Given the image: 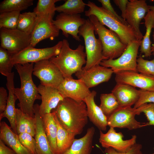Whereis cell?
<instances>
[{
	"mask_svg": "<svg viewBox=\"0 0 154 154\" xmlns=\"http://www.w3.org/2000/svg\"><path fill=\"white\" fill-rule=\"evenodd\" d=\"M20 12L13 11L0 13V28L17 29Z\"/></svg>",
	"mask_w": 154,
	"mask_h": 154,
	"instance_id": "cell-35",
	"label": "cell"
},
{
	"mask_svg": "<svg viewBox=\"0 0 154 154\" xmlns=\"http://www.w3.org/2000/svg\"><path fill=\"white\" fill-rule=\"evenodd\" d=\"M14 72H12L7 77V81L6 86L9 92L8 99L5 111L0 114V121L3 118H6L9 122L11 128L13 131L17 134L15 102L16 100L18 99L14 94Z\"/></svg>",
	"mask_w": 154,
	"mask_h": 154,
	"instance_id": "cell-23",
	"label": "cell"
},
{
	"mask_svg": "<svg viewBox=\"0 0 154 154\" xmlns=\"http://www.w3.org/2000/svg\"><path fill=\"white\" fill-rule=\"evenodd\" d=\"M86 5L89 9L85 11V16H95L102 25L116 33L123 44L127 46L136 40L135 33L129 26L123 24L108 11L92 2L88 1Z\"/></svg>",
	"mask_w": 154,
	"mask_h": 154,
	"instance_id": "cell-4",
	"label": "cell"
},
{
	"mask_svg": "<svg viewBox=\"0 0 154 154\" xmlns=\"http://www.w3.org/2000/svg\"><path fill=\"white\" fill-rule=\"evenodd\" d=\"M153 39L154 42H153V43L152 44V46L151 47V52H152V54L154 56V31L153 32Z\"/></svg>",
	"mask_w": 154,
	"mask_h": 154,
	"instance_id": "cell-46",
	"label": "cell"
},
{
	"mask_svg": "<svg viewBox=\"0 0 154 154\" xmlns=\"http://www.w3.org/2000/svg\"><path fill=\"white\" fill-rule=\"evenodd\" d=\"M60 0H39L34 12L36 14L37 19L50 15L54 17L56 11L55 3Z\"/></svg>",
	"mask_w": 154,
	"mask_h": 154,
	"instance_id": "cell-34",
	"label": "cell"
},
{
	"mask_svg": "<svg viewBox=\"0 0 154 154\" xmlns=\"http://www.w3.org/2000/svg\"><path fill=\"white\" fill-rule=\"evenodd\" d=\"M88 17L94 26L95 33L98 35L101 42L105 60L114 59L119 57L127 46L121 42L116 33L107 29L95 16Z\"/></svg>",
	"mask_w": 154,
	"mask_h": 154,
	"instance_id": "cell-5",
	"label": "cell"
},
{
	"mask_svg": "<svg viewBox=\"0 0 154 154\" xmlns=\"http://www.w3.org/2000/svg\"><path fill=\"white\" fill-rule=\"evenodd\" d=\"M0 139V154H17L11 149L8 147Z\"/></svg>",
	"mask_w": 154,
	"mask_h": 154,
	"instance_id": "cell-45",
	"label": "cell"
},
{
	"mask_svg": "<svg viewBox=\"0 0 154 154\" xmlns=\"http://www.w3.org/2000/svg\"><path fill=\"white\" fill-rule=\"evenodd\" d=\"M11 56L6 50L0 47V72L6 77L12 72L14 66L11 62Z\"/></svg>",
	"mask_w": 154,
	"mask_h": 154,
	"instance_id": "cell-36",
	"label": "cell"
},
{
	"mask_svg": "<svg viewBox=\"0 0 154 154\" xmlns=\"http://www.w3.org/2000/svg\"><path fill=\"white\" fill-rule=\"evenodd\" d=\"M57 89L64 98H70L78 102L83 101L91 92L82 81L73 78H64Z\"/></svg>",
	"mask_w": 154,
	"mask_h": 154,
	"instance_id": "cell-17",
	"label": "cell"
},
{
	"mask_svg": "<svg viewBox=\"0 0 154 154\" xmlns=\"http://www.w3.org/2000/svg\"><path fill=\"white\" fill-rule=\"evenodd\" d=\"M33 0H4L0 3V12H21L33 5Z\"/></svg>",
	"mask_w": 154,
	"mask_h": 154,
	"instance_id": "cell-33",
	"label": "cell"
},
{
	"mask_svg": "<svg viewBox=\"0 0 154 154\" xmlns=\"http://www.w3.org/2000/svg\"><path fill=\"white\" fill-rule=\"evenodd\" d=\"M146 32L141 41L140 51L145 57H150L152 54L150 36L152 28H154V12L150 10L144 18Z\"/></svg>",
	"mask_w": 154,
	"mask_h": 154,
	"instance_id": "cell-29",
	"label": "cell"
},
{
	"mask_svg": "<svg viewBox=\"0 0 154 154\" xmlns=\"http://www.w3.org/2000/svg\"><path fill=\"white\" fill-rule=\"evenodd\" d=\"M123 137L121 132H117L114 128L110 127L106 133L100 130L99 141L104 148L110 147L117 151L125 152L136 143L137 136L134 135L130 139L125 140H123Z\"/></svg>",
	"mask_w": 154,
	"mask_h": 154,
	"instance_id": "cell-15",
	"label": "cell"
},
{
	"mask_svg": "<svg viewBox=\"0 0 154 154\" xmlns=\"http://www.w3.org/2000/svg\"><path fill=\"white\" fill-rule=\"evenodd\" d=\"M0 139L17 154H33L22 145L18 135L3 121L0 123Z\"/></svg>",
	"mask_w": 154,
	"mask_h": 154,
	"instance_id": "cell-24",
	"label": "cell"
},
{
	"mask_svg": "<svg viewBox=\"0 0 154 154\" xmlns=\"http://www.w3.org/2000/svg\"><path fill=\"white\" fill-rule=\"evenodd\" d=\"M139 99L133 108H137L143 104L150 102L154 103V91L139 90Z\"/></svg>",
	"mask_w": 154,
	"mask_h": 154,
	"instance_id": "cell-39",
	"label": "cell"
},
{
	"mask_svg": "<svg viewBox=\"0 0 154 154\" xmlns=\"http://www.w3.org/2000/svg\"><path fill=\"white\" fill-rule=\"evenodd\" d=\"M99 106L104 114L108 118L120 107L116 98L111 93L101 94Z\"/></svg>",
	"mask_w": 154,
	"mask_h": 154,
	"instance_id": "cell-31",
	"label": "cell"
},
{
	"mask_svg": "<svg viewBox=\"0 0 154 154\" xmlns=\"http://www.w3.org/2000/svg\"><path fill=\"white\" fill-rule=\"evenodd\" d=\"M59 54L49 60L59 69L64 78H72L74 73L81 71L86 64L84 46L80 44L75 49L70 48L67 40L63 39Z\"/></svg>",
	"mask_w": 154,
	"mask_h": 154,
	"instance_id": "cell-3",
	"label": "cell"
},
{
	"mask_svg": "<svg viewBox=\"0 0 154 154\" xmlns=\"http://www.w3.org/2000/svg\"><path fill=\"white\" fill-rule=\"evenodd\" d=\"M141 144L135 143L128 150L125 152H119L112 147L105 148L106 154H144L141 151Z\"/></svg>",
	"mask_w": 154,
	"mask_h": 154,
	"instance_id": "cell-41",
	"label": "cell"
},
{
	"mask_svg": "<svg viewBox=\"0 0 154 154\" xmlns=\"http://www.w3.org/2000/svg\"><path fill=\"white\" fill-rule=\"evenodd\" d=\"M116 83L128 84L141 90L154 91V76L129 71L116 73Z\"/></svg>",
	"mask_w": 154,
	"mask_h": 154,
	"instance_id": "cell-16",
	"label": "cell"
},
{
	"mask_svg": "<svg viewBox=\"0 0 154 154\" xmlns=\"http://www.w3.org/2000/svg\"><path fill=\"white\" fill-rule=\"evenodd\" d=\"M149 7L150 10L153 11L154 12V5H149Z\"/></svg>",
	"mask_w": 154,
	"mask_h": 154,
	"instance_id": "cell-47",
	"label": "cell"
},
{
	"mask_svg": "<svg viewBox=\"0 0 154 154\" xmlns=\"http://www.w3.org/2000/svg\"><path fill=\"white\" fill-rule=\"evenodd\" d=\"M86 19L82 18L80 14L70 15L60 13L53 20L54 24L61 30L63 35L68 37L70 35L76 40H81L79 35L80 27L85 23Z\"/></svg>",
	"mask_w": 154,
	"mask_h": 154,
	"instance_id": "cell-13",
	"label": "cell"
},
{
	"mask_svg": "<svg viewBox=\"0 0 154 154\" xmlns=\"http://www.w3.org/2000/svg\"><path fill=\"white\" fill-rule=\"evenodd\" d=\"M22 145L33 154H36L35 139L30 133H23L18 135Z\"/></svg>",
	"mask_w": 154,
	"mask_h": 154,
	"instance_id": "cell-38",
	"label": "cell"
},
{
	"mask_svg": "<svg viewBox=\"0 0 154 154\" xmlns=\"http://www.w3.org/2000/svg\"><path fill=\"white\" fill-rule=\"evenodd\" d=\"M115 3L118 7L121 12V17L125 20L128 0H114ZM126 21V20H125Z\"/></svg>",
	"mask_w": 154,
	"mask_h": 154,
	"instance_id": "cell-44",
	"label": "cell"
},
{
	"mask_svg": "<svg viewBox=\"0 0 154 154\" xmlns=\"http://www.w3.org/2000/svg\"><path fill=\"white\" fill-rule=\"evenodd\" d=\"M8 96L6 90L4 88H0V114L5 110L7 105Z\"/></svg>",
	"mask_w": 154,
	"mask_h": 154,
	"instance_id": "cell-43",
	"label": "cell"
},
{
	"mask_svg": "<svg viewBox=\"0 0 154 154\" xmlns=\"http://www.w3.org/2000/svg\"><path fill=\"white\" fill-rule=\"evenodd\" d=\"M141 113L140 107L136 109L131 107H120L108 118V125L130 130L144 127L145 123L140 122L135 119V116Z\"/></svg>",
	"mask_w": 154,
	"mask_h": 154,
	"instance_id": "cell-10",
	"label": "cell"
},
{
	"mask_svg": "<svg viewBox=\"0 0 154 154\" xmlns=\"http://www.w3.org/2000/svg\"><path fill=\"white\" fill-rule=\"evenodd\" d=\"M16 125L17 135L26 132L35 137L36 127L35 116L25 114L20 109L16 108Z\"/></svg>",
	"mask_w": 154,
	"mask_h": 154,
	"instance_id": "cell-27",
	"label": "cell"
},
{
	"mask_svg": "<svg viewBox=\"0 0 154 154\" xmlns=\"http://www.w3.org/2000/svg\"><path fill=\"white\" fill-rule=\"evenodd\" d=\"M14 66L19 76L21 83L20 88L14 89L15 94L19 101L18 105L23 112L35 117L34 102L37 100H41V97L32 78L34 63L17 64Z\"/></svg>",
	"mask_w": 154,
	"mask_h": 154,
	"instance_id": "cell-2",
	"label": "cell"
},
{
	"mask_svg": "<svg viewBox=\"0 0 154 154\" xmlns=\"http://www.w3.org/2000/svg\"><path fill=\"white\" fill-rule=\"evenodd\" d=\"M141 41L136 40L131 42L118 58L114 59L103 60L100 64L102 66L110 68L115 74L120 71H132L138 72L137 57Z\"/></svg>",
	"mask_w": 154,
	"mask_h": 154,
	"instance_id": "cell-7",
	"label": "cell"
},
{
	"mask_svg": "<svg viewBox=\"0 0 154 154\" xmlns=\"http://www.w3.org/2000/svg\"><path fill=\"white\" fill-rule=\"evenodd\" d=\"M53 112L60 125L76 135L82 133L87 123V107L83 101L78 102L64 98Z\"/></svg>",
	"mask_w": 154,
	"mask_h": 154,
	"instance_id": "cell-1",
	"label": "cell"
},
{
	"mask_svg": "<svg viewBox=\"0 0 154 154\" xmlns=\"http://www.w3.org/2000/svg\"><path fill=\"white\" fill-rule=\"evenodd\" d=\"M39 105H34V109L36 119L35 139L36 154H54L52 152L44 130L42 117L39 112Z\"/></svg>",
	"mask_w": 154,
	"mask_h": 154,
	"instance_id": "cell-22",
	"label": "cell"
},
{
	"mask_svg": "<svg viewBox=\"0 0 154 154\" xmlns=\"http://www.w3.org/2000/svg\"><path fill=\"white\" fill-rule=\"evenodd\" d=\"M86 4L82 0H67L56 7V11L70 15L80 14L84 12Z\"/></svg>",
	"mask_w": 154,
	"mask_h": 154,
	"instance_id": "cell-32",
	"label": "cell"
},
{
	"mask_svg": "<svg viewBox=\"0 0 154 154\" xmlns=\"http://www.w3.org/2000/svg\"><path fill=\"white\" fill-rule=\"evenodd\" d=\"M54 114L57 128L56 154H63L71 146L75 135L64 128L59 123L54 112Z\"/></svg>",
	"mask_w": 154,
	"mask_h": 154,
	"instance_id": "cell-26",
	"label": "cell"
},
{
	"mask_svg": "<svg viewBox=\"0 0 154 154\" xmlns=\"http://www.w3.org/2000/svg\"><path fill=\"white\" fill-rule=\"evenodd\" d=\"M53 16L46 15L37 19L35 28L31 35L30 46L35 47L41 41L58 37L60 30L53 22Z\"/></svg>",
	"mask_w": 154,
	"mask_h": 154,
	"instance_id": "cell-14",
	"label": "cell"
},
{
	"mask_svg": "<svg viewBox=\"0 0 154 154\" xmlns=\"http://www.w3.org/2000/svg\"><path fill=\"white\" fill-rule=\"evenodd\" d=\"M96 94L95 91H92L83 101L86 105L87 115L90 121L100 130L104 131L108 125V118L95 103Z\"/></svg>",
	"mask_w": 154,
	"mask_h": 154,
	"instance_id": "cell-20",
	"label": "cell"
},
{
	"mask_svg": "<svg viewBox=\"0 0 154 154\" xmlns=\"http://www.w3.org/2000/svg\"><path fill=\"white\" fill-rule=\"evenodd\" d=\"M140 107L141 113H144L148 121V122L146 123L145 126L149 125L154 126V103H145Z\"/></svg>",
	"mask_w": 154,
	"mask_h": 154,
	"instance_id": "cell-40",
	"label": "cell"
},
{
	"mask_svg": "<svg viewBox=\"0 0 154 154\" xmlns=\"http://www.w3.org/2000/svg\"><path fill=\"white\" fill-rule=\"evenodd\" d=\"M37 21V16L34 12H26L20 14L17 29L27 34L31 35Z\"/></svg>",
	"mask_w": 154,
	"mask_h": 154,
	"instance_id": "cell-30",
	"label": "cell"
},
{
	"mask_svg": "<svg viewBox=\"0 0 154 154\" xmlns=\"http://www.w3.org/2000/svg\"><path fill=\"white\" fill-rule=\"evenodd\" d=\"M37 88L41 97L42 102L39 105V112L42 117L45 114L51 113V110L55 109L64 98L57 88L41 84Z\"/></svg>",
	"mask_w": 154,
	"mask_h": 154,
	"instance_id": "cell-19",
	"label": "cell"
},
{
	"mask_svg": "<svg viewBox=\"0 0 154 154\" xmlns=\"http://www.w3.org/2000/svg\"><path fill=\"white\" fill-rule=\"evenodd\" d=\"M33 73L40 80L41 84L57 88L64 78L58 68L49 60L35 63Z\"/></svg>",
	"mask_w": 154,
	"mask_h": 154,
	"instance_id": "cell-11",
	"label": "cell"
},
{
	"mask_svg": "<svg viewBox=\"0 0 154 154\" xmlns=\"http://www.w3.org/2000/svg\"><path fill=\"white\" fill-rule=\"evenodd\" d=\"M31 35L17 29L0 28L1 46L11 55L17 53L30 45Z\"/></svg>",
	"mask_w": 154,
	"mask_h": 154,
	"instance_id": "cell-9",
	"label": "cell"
},
{
	"mask_svg": "<svg viewBox=\"0 0 154 154\" xmlns=\"http://www.w3.org/2000/svg\"><path fill=\"white\" fill-rule=\"evenodd\" d=\"M102 5V7L109 12L124 24L129 25L127 21L119 15L114 10L110 0H98Z\"/></svg>",
	"mask_w": 154,
	"mask_h": 154,
	"instance_id": "cell-42",
	"label": "cell"
},
{
	"mask_svg": "<svg viewBox=\"0 0 154 154\" xmlns=\"http://www.w3.org/2000/svg\"><path fill=\"white\" fill-rule=\"evenodd\" d=\"M151 154H154V153H153Z\"/></svg>",
	"mask_w": 154,
	"mask_h": 154,
	"instance_id": "cell-48",
	"label": "cell"
},
{
	"mask_svg": "<svg viewBox=\"0 0 154 154\" xmlns=\"http://www.w3.org/2000/svg\"><path fill=\"white\" fill-rule=\"evenodd\" d=\"M42 117L46 135L52 152L56 154L57 128L53 113L47 114Z\"/></svg>",
	"mask_w": 154,
	"mask_h": 154,
	"instance_id": "cell-28",
	"label": "cell"
},
{
	"mask_svg": "<svg viewBox=\"0 0 154 154\" xmlns=\"http://www.w3.org/2000/svg\"><path fill=\"white\" fill-rule=\"evenodd\" d=\"M113 73L111 68L98 65L86 71L82 70L75 74L78 79L84 82L89 88L108 81Z\"/></svg>",
	"mask_w": 154,
	"mask_h": 154,
	"instance_id": "cell-18",
	"label": "cell"
},
{
	"mask_svg": "<svg viewBox=\"0 0 154 154\" xmlns=\"http://www.w3.org/2000/svg\"><path fill=\"white\" fill-rule=\"evenodd\" d=\"M150 11L145 0H130L127 3L125 20L133 30L137 40L141 41L143 38L140 29V22Z\"/></svg>",
	"mask_w": 154,
	"mask_h": 154,
	"instance_id": "cell-12",
	"label": "cell"
},
{
	"mask_svg": "<svg viewBox=\"0 0 154 154\" xmlns=\"http://www.w3.org/2000/svg\"><path fill=\"white\" fill-rule=\"evenodd\" d=\"M94 26L89 19H87L85 23L79 30V35L83 38L85 52L86 55V63L82 70H87L92 67L100 65L105 60L102 54L101 42L95 35Z\"/></svg>",
	"mask_w": 154,
	"mask_h": 154,
	"instance_id": "cell-6",
	"label": "cell"
},
{
	"mask_svg": "<svg viewBox=\"0 0 154 154\" xmlns=\"http://www.w3.org/2000/svg\"><path fill=\"white\" fill-rule=\"evenodd\" d=\"M62 41H59L54 46L37 48L29 46L19 52L11 55V60L14 65L27 63H36L41 60H49L60 53Z\"/></svg>",
	"mask_w": 154,
	"mask_h": 154,
	"instance_id": "cell-8",
	"label": "cell"
},
{
	"mask_svg": "<svg viewBox=\"0 0 154 154\" xmlns=\"http://www.w3.org/2000/svg\"><path fill=\"white\" fill-rule=\"evenodd\" d=\"M120 107H131L138 100L139 90L130 85L119 83L116 84L112 91Z\"/></svg>",
	"mask_w": 154,
	"mask_h": 154,
	"instance_id": "cell-21",
	"label": "cell"
},
{
	"mask_svg": "<svg viewBox=\"0 0 154 154\" xmlns=\"http://www.w3.org/2000/svg\"><path fill=\"white\" fill-rule=\"evenodd\" d=\"M95 133L94 127L88 128L85 135L78 139H75L71 147L63 154H91Z\"/></svg>",
	"mask_w": 154,
	"mask_h": 154,
	"instance_id": "cell-25",
	"label": "cell"
},
{
	"mask_svg": "<svg viewBox=\"0 0 154 154\" xmlns=\"http://www.w3.org/2000/svg\"><path fill=\"white\" fill-rule=\"evenodd\" d=\"M137 70L140 73L154 76V57L151 60L144 59L140 54L137 60Z\"/></svg>",
	"mask_w": 154,
	"mask_h": 154,
	"instance_id": "cell-37",
	"label": "cell"
}]
</instances>
